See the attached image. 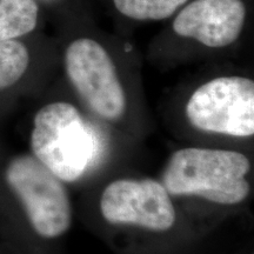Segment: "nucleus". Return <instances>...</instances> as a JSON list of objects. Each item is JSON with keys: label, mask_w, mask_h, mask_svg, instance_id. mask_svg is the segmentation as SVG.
I'll list each match as a JSON object with an SVG mask.
<instances>
[{"label": "nucleus", "mask_w": 254, "mask_h": 254, "mask_svg": "<svg viewBox=\"0 0 254 254\" xmlns=\"http://www.w3.org/2000/svg\"><path fill=\"white\" fill-rule=\"evenodd\" d=\"M0 183L34 238L57 239L71 227L72 208L64 183L31 153L2 161Z\"/></svg>", "instance_id": "obj_1"}, {"label": "nucleus", "mask_w": 254, "mask_h": 254, "mask_svg": "<svg viewBox=\"0 0 254 254\" xmlns=\"http://www.w3.org/2000/svg\"><path fill=\"white\" fill-rule=\"evenodd\" d=\"M250 160L240 152L189 147L174 152L163 185L172 195H195L219 205H237L250 194Z\"/></svg>", "instance_id": "obj_2"}, {"label": "nucleus", "mask_w": 254, "mask_h": 254, "mask_svg": "<svg viewBox=\"0 0 254 254\" xmlns=\"http://www.w3.org/2000/svg\"><path fill=\"white\" fill-rule=\"evenodd\" d=\"M30 150L63 183H73L85 173L93 158L94 135L73 105L55 101L34 114Z\"/></svg>", "instance_id": "obj_3"}, {"label": "nucleus", "mask_w": 254, "mask_h": 254, "mask_svg": "<svg viewBox=\"0 0 254 254\" xmlns=\"http://www.w3.org/2000/svg\"><path fill=\"white\" fill-rule=\"evenodd\" d=\"M186 117L200 131L232 136L254 134V82L244 77H220L196 88Z\"/></svg>", "instance_id": "obj_4"}, {"label": "nucleus", "mask_w": 254, "mask_h": 254, "mask_svg": "<svg viewBox=\"0 0 254 254\" xmlns=\"http://www.w3.org/2000/svg\"><path fill=\"white\" fill-rule=\"evenodd\" d=\"M67 77L79 97L95 114L107 120L122 118L126 95L109 53L97 41L81 38L67 47Z\"/></svg>", "instance_id": "obj_5"}, {"label": "nucleus", "mask_w": 254, "mask_h": 254, "mask_svg": "<svg viewBox=\"0 0 254 254\" xmlns=\"http://www.w3.org/2000/svg\"><path fill=\"white\" fill-rule=\"evenodd\" d=\"M105 220L134 225L153 232L168 231L176 222V209L163 183L153 179H120L111 183L100 198Z\"/></svg>", "instance_id": "obj_6"}, {"label": "nucleus", "mask_w": 254, "mask_h": 254, "mask_svg": "<svg viewBox=\"0 0 254 254\" xmlns=\"http://www.w3.org/2000/svg\"><path fill=\"white\" fill-rule=\"evenodd\" d=\"M245 17L243 0H194L177 15L173 28L208 47H225L239 38Z\"/></svg>", "instance_id": "obj_7"}, {"label": "nucleus", "mask_w": 254, "mask_h": 254, "mask_svg": "<svg viewBox=\"0 0 254 254\" xmlns=\"http://www.w3.org/2000/svg\"><path fill=\"white\" fill-rule=\"evenodd\" d=\"M39 5L36 0H0V41L14 40L36 30Z\"/></svg>", "instance_id": "obj_8"}, {"label": "nucleus", "mask_w": 254, "mask_h": 254, "mask_svg": "<svg viewBox=\"0 0 254 254\" xmlns=\"http://www.w3.org/2000/svg\"><path fill=\"white\" fill-rule=\"evenodd\" d=\"M30 66L31 53L23 41H0V94L23 80Z\"/></svg>", "instance_id": "obj_9"}, {"label": "nucleus", "mask_w": 254, "mask_h": 254, "mask_svg": "<svg viewBox=\"0 0 254 254\" xmlns=\"http://www.w3.org/2000/svg\"><path fill=\"white\" fill-rule=\"evenodd\" d=\"M120 13L136 20H163L187 0H113Z\"/></svg>", "instance_id": "obj_10"}, {"label": "nucleus", "mask_w": 254, "mask_h": 254, "mask_svg": "<svg viewBox=\"0 0 254 254\" xmlns=\"http://www.w3.org/2000/svg\"><path fill=\"white\" fill-rule=\"evenodd\" d=\"M36 1L44 2V4H51V2H55V1H57V0H36Z\"/></svg>", "instance_id": "obj_11"}, {"label": "nucleus", "mask_w": 254, "mask_h": 254, "mask_svg": "<svg viewBox=\"0 0 254 254\" xmlns=\"http://www.w3.org/2000/svg\"><path fill=\"white\" fill-rule=\"evenodd\" d=\"M0 254H1V253H0Z\"/></svg>", "instance_id": "obj_12"}]
</instances>
